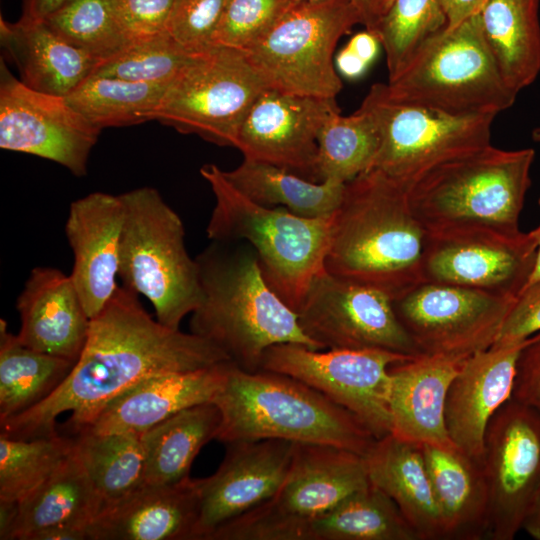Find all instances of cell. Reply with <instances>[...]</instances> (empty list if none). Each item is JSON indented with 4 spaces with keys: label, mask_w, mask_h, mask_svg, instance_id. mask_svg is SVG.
Instances as JSON below:
<instances>
[{
    "label": "cell",
    "mask_w": 540,
    "mask_h": 540,
    "mask_svg": "<svg viewBox=\"0 0 540 540\" xmlns=\"http://www.w3.org/2000/svg\"><path fill=\"white\" fill-rule=\"evenodd\" d=\"M138 296L119 285L91 319L84 348L65 380L36 406L0 421L2 434L18 439L57 434V417L70 411L60 433L73 436L107 403L147 378L230 361L209 340L162 325Z\"/></svg>",
    "instance_id": "obj_1"
},
{
    "label": "cell",
    "mask_w": 540,
    "mask_h": 540,
    "mask_svg": "<svg viewBox=\"0 0 540 540\" xmlns=\"http://www.w3.org/2000/svg\"><path fill=\"white\" fill-rule=\"evenodd\" d=\"M426 243L406 188L372 168L345 183L332 216L325 269L393 300L425 282Z\"/></svg>",
    "instance_id": "obj_2"
},
{
    "label": "cell",
    "mask_w": 540,
    "mask_h": 540,
    "mask_svg": "<svg viewBox=\"0 0 540 540\" xmlns=\"http://www.w3.org/2000/svg\"><path fill=\"white\" fill-rule=\"evenodd\" d=\"M195 259L202 297L190 330L222 349L238 368L260 370L266 350L278 344L321 349L269 287L250 244L212 241Z\"/></svg>",
    "instance_id": "obj_3"
},
{
    "label": "cell",
    "mask_w": 540,
    "mask_h": 540,
    "mask_svg": "<svg viewBox=\"0 0 540 540\" xmlns=\"http://www.w3.org/2000/svg\"><path fill=\"white\" fill-rule=\"evenodd\" d=\"M212 402L221 421L214 440L281 439L336 446L364 456L376 441L351 412L286 374L247 372L229 362Z\"/></svg>",
    "instance_id": "obj_4"
},
{
    "label": "cell",
    "mask_w": 540,
    "mask_h": 540,
    "mask_svg": "<svg viewBox=\"0 0 540 540\" xmlns=\"http://www.w3.org/2000/svg\"><path fill=\"white\" fill-rule=\"evenodd\" d=\"M200 174L215 197L208 238L250 244L269 287L297 313L313 280L326 271L333 215L307 218L258 204L215 164L203 165Z\"/></svg>",
    "instance_id": "obj_5"
},
{
    "label": "cell",
    "mask_w": 540,
    "mask_h": 540,
    "mask_svg": "<svg viewBox=\"0 0 540 540\" xmlns=\"http://www.w3.org/2000/svg\"><path fill=\"white\" fill-rule=\"evenodd\" d=\"M534 157L532 148L490 144L444 162L406 189L410 206L427 233L469 228L517 233Z\"/></svg>",
    "instance_id": "obj_6"
},
{
    "label": "cell",
    "mask_w": 540,
    "mask_h": 540,
    "mask_svg": "<svg viewBox=\"0 0 540 540\" xmlns=\"http://www.w3.org/2000/svg\"><path fill=\"white\" fill-rule=\"evenodd\" d=\"M121 197V285L148 299L162 325L180 329L202 297L198 263L186 250L182 219L155 188H136Z\"/></svg>",
    "instance_id": "obj_7"
},
{
    "label": "cell",
    "mask_w": 540,
    "mask_h": 540,
    "mask_svg": "<svg viewBox=\"0 0 540 540\" xmlns=\"http://www.w3.org/2000/svg\"><path fill=\"white\" fill-rule=\"evenodd\" d=\"M385 88L397 101L452 115L496 116L517 97L485 42L479 14L429 38Z\"/></svg>",
    "instance_id": "obj_8"
},
{
    "label": "cell",
    "mask_w": 540,
    "mask_h": 540,
    "mask_svg": "<svg viewBox=\"0 0 540 540\" xmlns=\"http://www.w3.org/2000/svg\"><path fill=\"white\" fill-rule=\"evenodd\" d=\"M357 24L362 17L350 0L296 1L244 53L267 89L336 98L342 81L335 70V47Z\"/></svg>",
    "instance_id": "obj_9"
},
{
    "label": "cell",
    "mask_w": 540,
    "mask_h": 540,
    "mask_svg": "<svg viewBox=\"0 0 540 540\" xmlns=\"http://www.w3.org/2000/svg\"><path fill=\"white\" fill-rule=\"evenodd\" d=\"M369 484L362 455L331 445L296 443L277 492L218 527L209 540H299L308 524Z\"/></svg>",
    "instance_id": "obj_10"
},
{
    "label": "cell",
    "mask_w": 540,
    "mask_h": 540,
    "mask_svg": "<svg viewBox=\"0 0 540 540\" xmlns=\"http://www.w3.org/2000/svg\"><path fill=\"white\" fill-rule=\"evenodd\" d=\"M359 108L378 133L372 168L406 189L432 168L491 144L495 116L452 115L400 102L388 95L385 83L373 84Z\"/></svg>",
    "instance_id": "obj_11"
},
{
    "label": "cell",
    "mask_w": 540,
    "mask_h": 540,
    "mask_svg": "<svg viewBox=\"0 0 540 540\" xmlns=\"http://www.w3.org/2000/svg\"><path fill=\"white\" fill-rule=\"evenodd\" d=\"M267 87L242 50L214 46L194 55L167 86L155 119L220 146H236L240 127Z\"/></svg>",
    "instance_id": "obj_12"
},
{
    "label": "cell",
    "mask_w": 540,
    "mask_h": 540,
    "mask_svg": "<svg viewBox=\"0 0 540 540\" xmlns=\"http://www.w3.org/2000/svg\"><path fill=\"white\" fill-rule=\"evenodd\" d=\"M413 358L377 349H311L274 345L261 368L294 377L354 414L377 438L391 434V365Z\"/></svg>",
    "instance_id": "obj_13"
},
{
    "label": "cell",
    "mask_w": 540,
    "mask_h": 540,
    "mask_svg": "<svg viewBox=\"0 0 540 540\" xmlns=\"http://www.w3.org/2000/svg\"><path fill=\"white\" fill-rule=\"evenodd\" d=\"M514 299L426 281L392 304L422 355L467 359L494 344Z\"/></svg>",
    "instance_id": "obj_14"
},
{
    "label": "cell",
    "mask_w": 540,
    "mask_h": 540,
    "mask_svg": "<svg viewBox=\"0 0 540 540\" xmlns=\"http://www.w3.org/2000/svg\"><path fill=\"white\" fill-rule=\"evenodd\" d=\"M482 467L488 491L485 539L513 540L540 485V413L506 401L487 425Z\"/></svg>",
    "instance_id": "obj_15"
},
{
    "label": "cell",
    "mask_w": 540,
    "mask_h": 540,
    "mask_svg": "<svg viewBox=\"0 0 540 540\" xmlns=\"http://www.w3.org/2000/svg\"><path fill=\"white\" fill-rule=\"evenodd\" d=\"M297 315L302 331L321 349L422 355L397 318L390 297L327 271L313 280Z\"/></svg>",
    "instance_id": "obj_16"
},
{
    "label": "cell",
    "mask_w": 540,
    "mask_h": 540,
    "mask_svg": "<svg viewBox=\"0 0 540 540\" xmlns=\"http://www.w3.org/2000/svg\"><path fill=\"white\" fill-rule=\"evenodd\" d=\"M536 254L532 231L469 228L427 233L425 282L516 298L531 277Z\"/></svg>",
    "instance_id": "obj_17"
},
{
    "label": "cell",
    "mask_w": 540,
    "mask_h": 540,
    "mask_svg": "<svg viewBox=\"0 0 540 540\" xmlns=\"http://www.w3.org/2000/svg\"><path fill=\"white\" fill-rule=\"evenodd\" d=\"M0 71V147L53 161L84 176L102 129L65 96L36 91L16 79L3 60Z\"/></svg>",
    "instance_id": "obj_18"
},
{
    "label": "cell",
    "mask_w": 540,
    "mask_h": 540,
    "mask_svg": "<svg viewBox=\"0 0 540 540\" xmlns=\"http://www.w3.org/2000/svg\"><path fill=\"white\" fill-rule=\"evenodd\" d=\"M337 112L336 98L267 89L247 113L235 148L246 159L273 164L316 182L318 135Z\"/></svg>",
    "instance_id": "obj_19"
},
{
    "label": "cell",
    "mask_w": 540,
    "mask_h": 540,
    "mask_svg": "<svg viewBox=\"0 0 540 540\" xmlns=\"http://www.w3.org/2000/svg\"><path fill=\"white\" fill-rule=\"evenodd\" d=\"M296 443L262 439L225 444L219 468L200 479V512L193 540H209L218 527L270 499L288 473Z\"/></svg>",
    "instance_id": "obj_20"
},
{
    "label": "cell",
    "mask_w": 540,
    "mask_h": 540,
    "mask_svg": "<svg viewBox=\"0 0 540 540\" xmlns=\"http://www.w3.org/2000/svg\"><path fill=\"white\" fill-rule=\"evenodd\" d=\"M124 215L121 195L104 192L90 193L69 207L65 234L73 252L70 276L90 319L102 311L119 287Z\"/></svg>",
    "instance_id": "obj_21"
},
{
    "label": "cell",
    "mask_w": 540,
    "mask_h": 540,
    "mask_svg": "<svg viewBox=\"0 0 540 540\" xmlns=\"http://www.w3.org/2000/svg\"><path fill=\"white\" fill-rule=\"evenodd\" d=\"M530 338L471 355L450 383L444 413L448 436L457 449L481 463L487 425L512 397L516 362Z\"/></svg>",
    "instance_id": "obj_22"
},
{
    "label": "cell",
    "mask_w": 540,
    "mask_h": 540,
    "mask_svg": "<svg viewBox=\"0 0 540 540\" xmlns=\"http://www.w3.org/2000/svg\"><path fill=\"white\" fill-rule=\"evenodd\" d=\"M200 479L143 484L106 503L87 529L88 540H193Z\"/></svg>",
    "instance_id": "obj_23"
},
{
    "label": "cell",
    "mask_w": 540,
    "mask_h": 540,
    "mask_svg": "<svg viewBox=\"0 0 540 540\" xmlns=\"http://www.w3.org/2000/svg\"><path fill=\"white\" fill-rule=\"evenodd\" d=\"M229 362L147 378L107 403L79 432L141 435L185 408L212 402L225 381Z\"/></svg>",
    "instance_id": "obj_24"
},
{
    "label": "cell",
    "mask_w": 540,
    "mask_h": 540,
    "mask_svg": "<svg viewBox=\"0 0 540 540\" xmlns=\"http://www.w3.org/2000/svg\"><path fill=\"white\" fill-rule=\"evenodd\" d=\"M18 340L34 350L76 362L90 317L70 275L53 267L32 269L16 303Z\"/></svg>",
    "instance_id": "obj_25"
},
{
    "label": "cell",
    "mask_w": 540,
    "mask_h": 540,
    "mask_svg": "<svg viewBox=\"0 0 540 540\" xmlns=\"http://www.w3.org/2000/svg\"><path fill=\"white\" fill-rule=\"evenodd\" d=\"M465 360L420 355L391 365V434L418 445L455 447L445 426V402Z\"/></svg>",
    "instance_id": "obj_26"
},
{
    "label": "cell",
    "mask_w": 540,
    "mask_h": 540,
    "mask_svg": "<svg viewBox=\"0 0 540 540\" xmlns=\"http://www.w3.org/2000/svg\"><path fill=\"white\" fill-rule=\"evenodd\" d=\"M0 40L28 87L43 93L67 96L90 77L99 60L72 46L44 21L1 18Z\"/></svg>",
    "instance_id": "obj_27"
},
{
    "label": "cell",
    "mask_w": 540,
    "mask_h": 540,
    "mask_svg": "<svg viewBox=\"0 0 540 540\" xmlns=\"http://www.w3.org/2000/svg\"><path fill=\"white\" fill-rule=\"evenodd\" d=\"M421 446L393 434L376 439L363 456L368 478L397 504L420 540H446Z\"/></svg>",
    "instance_id": "obj_28"
},
{
    "label": "cell",
    "mask_w": 540,
    "mask_h": 540,
    "mask_svg": "<svg viewBox=\"0 0 540 540\" xmlns=\"http://www.w3.org/2000/svg\"><path fill=\"white\" fill-rule=\"evenodd\" d=\"M421 448L446 539H485L488 491L482 463L456 447Z\"/></svg>",
    "instance_id": "obj_29"
},
{
    "label": "cell",
    "mask_w": 540,
    "mask_h": 540,
    "mask_svg": "<svg viewBox=\"0 0 540 540\" xmlns=\"http://www.w3.org/2000/svg\"><path fill=\"white\" fill-rule=\"evenodd\" d=\"M539 4L540 0H489L479 13L485 42L517 95L540 73Z\"/></svg>",
    "instance_id": "obj_30"
},
{
    "label": "cell",
    "mask_w": 540,
    "mask_h": 540,
    "mask_svg": "<svg viewBox=\"0 0 540 540\" xmlns=\"http://www.w3.org/2000/svg\"><path fill=\"white\" fill-rule=\"evenodd\" d=\"M18 504L11 540H26L32 533L56 525L88 529L103 500L73 449L57 470Z\"/></svg>",
    "instance_id": "obj_31"
},
{
    "label": "cell",
    "mask_w": 540,
    "mask_h": 540,
    "mask_svg": "<svg viewBox=\"0 0 540 540\" xmlns=\"http://www.w3.org/2000/svg\"><path fill=\"white\" fill-rule=\"evenodd\" d=\"M221 414L213 402L185 408L140 435L145 483L164 485L189 477L201 448L214 440Z\"/></svg>",
    "instance_id": "obj_32"
},
{
    "label": "cell",
    "mask_w": 540,
    "mask_h": 540,
    "mask_svg": "<svg viewBox=\"0 0 540 540\" xmlns=\"http://www.w3.org/2000/svg\"><path fill=\"white\" fill-rule=\"evenodd\" d=\"M224 175L256 203L285 207L307 218L333 215L345 187L335 181L314 182L285 168L246 158L235 169L224 171Z\"/></svg>",
    "instance_id": "obj_33"
},
{
    "label": "cell",
    "mask_w": 540,
    "mask_h": 540,
    "mask_svg": "<svg viewBox=\"0 0 540 540\" xmlns=\"http://www.w3.org/2000/svg\"><path fill=\"white\" fill-rule=\"evenodd\" d=\"M299 540H420L397 504L372 485L308 524Z\"/></svg>",
    "instance_id": "obj_34"
},
{
    "label": "cell",
    "mask_w": 540,
    "mask_h": 540,
    "mask_svg": "<svg viewBox=\"0 0 540 540\" xmlns=\"http://www.w3.org/2000/svg\"><path fill=\"white\" fill-rule=\"evenodd\" d=\"M76 362L23 345L0 320V421L45 400Z\"/></svg>",
    "instance_id": "obj_35"
},
{
    "label": "cell",
    "mask_w": 540,
    "mask_h": 540,
    "mask_svg": "<svg viewBox=\"0 0 540 540\" xmlns=\"http://www.w3.org/2000/svg\"><path fill=\"white\" fill-rule=\"evenodd\" d=\"M73 437L74 451L103 505L145 484V456L139 434L83 431Z\"/></svg>",
    "instance_id": "obj_36"
},
{
    "label": "cell",
    "mask_w": 540,
    "mask_h": 540,
    "mask_svg": "<svg viewBox=\"0 0 540 540\" xmlns=\"http://www.w3.org/2000/svg\"><path fill=\"white\" fill-rule=\"evenodd\" d=\"M167 86L91 75L66 100L100 129L128 126L155 119Z\"/></svg>",
    "instance_id": "obj_37"
},
{
    "label": "cell",
    "mask_w": 540,
    "mask_h": 540,
    "mask_svg": "<svg viewBox=\"0 0 540 540\" xmlns=\"http://www.w3.org/2000/svg\"><path fill=\"white\" fill-rule=\"evenodd\" d=\"M316 158V182L347 183L372 168L379 138L370 116L356 110L333 113L321 128Z\"/></svg>",
    "instance_id": "obj_38"
},
{
    "label": "cell",
    "mask_w": 540,
    "mask_h": 540,
    "mask_svg": "<svg viewBox=\"0 0 540 540\" xmlns=\"http://www.w3.org/2000/svg\"><path fill=\"white\" fill-rule=\"evenodd\" d=\"M74 449V437L58 432L33 439L0 433V500L21 502L42 485Z\"/></svg>",
    "instance_id": "obj_39"
},
{
    "label": "cell",
    "mask_w": 540,
    "mask_h": 540,
    "mask_svg": "<svg viewBox=\"0 0 540 540\" xmlns=\"http://www.w3.org/2000/svg\"><path fill=\"white\" fill-rule=\"evenodd\" d=\"M42 21L101 63L131 43L117 22L113 0H69Z\"/></svg>",
    "instance_id": "obj_40"
},
{
    "label": "cell",
    "mask_w": 540,
    "mask_h": 540,
    "mask_svg": "<svg viewBox=\"0 0 540 540\" xmlns=\"http://www.w3.org/2000/svg\"><path fill=\"white\" fill-rule=\"evenodd\" d=\"M446 26L442 0H394L372 31L385 51L388 79Z\"/></svg>",
    "instance_id": "obj_41"
},
{
    "label": "cell",
    "mask_w": 540,
    "mask_h": 540,
    "mask_svg": "<svg viewBox=\"0 0 540 540\" xmlns=\"http://www.w3.org/2000/svg\"><path fill=\"white\" fill-rule=\"evenodd\" d=\"M191 57L164 32L132 41L121 53L102 62L92 75L169 85Z\"/></svg>",
    "instance_id": "obj_42"
},
{
    "label": "cell",
    "mask_w": 540,
    "mask_h": 540,
    "mask_svg": "<svg viewBox=\"0 0 540 540\" xmlns=\"http://www.w3.org/2000/svg\"><path fill=\"white\" fill-rule=\"evenodd\" d=\"M295 0H226L213 45L245 51L263 37Z\"/></svg>",
    "instance_id": "obj_43"
},
{
    "label": "cell",
    "mask_w": 540,
    "mask_h": 540,
    "mask_svg": "<svg viewBox=\"0 0 540 540\" xmlns=\"http://www.w3.org/2000/svg\"><path fill=\"white\" fill-rule=\"evenodd\" d=\"M226 0H174L166 32L189 55L214 47L213 39Z\"/></svg>",
    "instance_id": "obj_44"
},
{
    "label": "cell",
    "mask_w": 540,
    "mask_h": 540,
    "mask_svg": "<svg viewBox=\"0 0 540 540\" xmlns=\"http://www.w3.org/2000/svg\"><path fill=\"white\" fill-rule=\"evenodd\" d=\"M117 22L129 41L166 32L174 0H113Z\"/></svg>",
    "instance_id": "obj_45"
},
{
    "label": "cell",
    "mask_w": 540,
    "mask_h": 540,
    "mask_svg": "<svg viewBox=\"0 0 540 540\" xmlns=\"http://www.w3.org/2000/svg\"><path fill=\"white\" fill-rule=\"evenodd\" d=\"M539 332L540 280H537L516 296L492 346L519 343Z\"/></svg>",
    "instance_id": "obj_46"
},
{
    "label": "cell",
    "mask_w": 540,
    "mask_h": 540,
    "mask_svg": "<svg viewBox=\"0 0 540 540\" xmlns=\"http://www.w3.org/2000/svg\"><path fill=\"white\" fill-rule=\"evenodd\" d=\"M511 398L540 413V332L519 353Z\"/></svg>",
    "instance_id": "obj_47"
},
{
    "label": "cell",
    "mask_w": 540,
    "mask_h": 540,
    "mask_svg": "<svg viewBox=\"0 0 540 540\" xmlns=\"http://www.w3.org/2000/svg\"><path fill=\"white\" fill-rule=\"evenodd\" d=\"M489 0H442L446 29L450 30L478 15Z\"/></svg>",
    "instance_id": "obj_48"
},
{
    "label": "cell",
    "mask_w": 540,
    "mask_h": 540,
    "mask_svg": "<svg viewBox=\"0 0 540 540\" xmlns=\"http://www.w3.org/2000/svg\"><path fill=\"white\" fill-rule=\"evenodd\" d=\"M380 45L377 36L366 29L365 31L353 35L347 44V46L368 65L375 60Z\"/></svg>",
    "instance_id": "obj_49"
},
{
    "label": "cell",
    "mask_w": 540,
    "mask_h": 540,
    "mask_svg": "<svg viewBox=\"0 0 540 540\" xmlns=\"http://www.w3.org/2000/svg\"><path fill=\"white\" fill-rule=\"evenodd\" d=\"M26 540H88V533L83 527L56 525L36 531Z\"/></svg>",
    "instance_id": "obj_50"
},
{
    "label": "cell",
    "mask_w": 540,
    "mask_h": 540,
    "mask_svg": "<svg viewBox=\"0 0 540 540\" xmlns=\"http://www.w3.org/2000/svg\"><path fill=\"white\" fill-rule=\"evenodd\" d=\"M339 73L348 79L361 77L369 65L358 57L347 45L335 57Z\"/></svg>",
    "instance_id": "obj_51"
},
{
    "label": "cell",
    "mask_w": 540,
    "mask_h": 540,
    "mask_svg": "<svg viewBox=\"0 0 540 540\" xmlns=\"http://www.w3.org/2000/svg\"><path fill=\"white\" fill-rule=\"evenodd\" d=\"M69 0H22L21 19L42 21Z\"/></svg>",
    "instance_id": "obj_52"
},
{
    "label": "cell",
    "mask_w": 540,
    "mask_h": 540,
    "mask_svg": "<svg viewBox=\"0 0 540 540\" xmlns=\"http://www.w3.org/2000/svg\"><path fill=\"white\" fill-rule=\"evenodd\" d=\"M18 502L0 500V539L11 540L18 516Z\"/></svg>",
    "instance_id": "obj_53"
},
{
    "label": "cell",
    "mask_w": 540,
    "mask_h": 540,
    "mask_svg": "<svg viewBox=\"0 0 540 540\" xmlns=\"http://www.w3.org/2000/svg\"><path fill=\"white\" fill-rule=\"evenodd\" d=\"M301 1V0H295ZM359 10L362 17V25L366 30L373 31L378 22L376 0H350Z\"/></svg>",
    "instance_id": "obj_54"
},
{
    "label": "cell",
    "mask_w": 540,
    "mask_h": 540,
    "mask_svg": "<svg viewBox=\"0 0 540 540\" xmlns=\"http://www.w3.org/2000/svg\"><path fill=\"white\" fill-rule=\"evenodd\" d=\"M523 530L533 539L540 540V485L525 519Z\"/></svg>",
    "instance_id": "obj_55"
},
{
    "label": "cell",
    "mask_w": 540,
    "mask_h": 540,
    "mask_svg": "<svg viewBox=\"0 0 540 540\" xmlns=\"http://www.w3.org/2000/svg\"><path fill=\"white\" fill-rule=\"evenodd\" d=\"M538 204H539V207H540V198H539ZM532 232L534 234V237H535L536 243H537V254H536V262H535L534 270H533V272L531 274V277H530L527 285H529V284H531V283H533V282H535L537 280H540V224L534 230H532Z\"/></svg>",
    "instance_id": "obj_56"
},
{
    "label": "cell",
    "mask_w": 540,
    "mask_h": 540,
    "mask_svg": "<svg viewBox=\"0 0 540 540\" xmlns=\"http://www.w3.org/2000/svg\"><path fill=\"white\" fill-rule=\"evenodd\" d=\"M393 1L394 0H376V7L379 19L389 9Z\"/></svg>",
    "instance_id": "obj_57"
},
{
    "label": "cell",
    "mask_w": 540,
    "mask_h": 540,
    "mask_svg": "<svg viewBox=\"0 0 540 540\" xmlns=\"http://www.w3.org/2000/svg\"><path fill=\"white\" fill-rule=\"evenodd\" d=\"M532 139L540 144V126L536 127L535 129H533L532 131Z\"/></svg>",
    "instance_id": "obj_58"
}]
</instances>
